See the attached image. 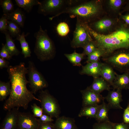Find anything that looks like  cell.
<instances>
[{"label": "cell", "mask_w": 129, "mask_h": 129, "mask_svg": "<svg viewBox=\"0 0 129 129\" xmlns=\"http://www.w3.org/2000/svg\"><path fill=\"white\" fill-rule=\"evenodd\" d=\"M93 79L92 83L89 86L91 90L100 94L104 90L110 91V85L102 77H99Z\"/></svg>", "instance_id": "e0dca14e"}, {"label": "cell", "mask_w": 129, "mask_h": 129, "mask_svg": "<svg viewBox=\"0 0 129 129\" xmlns=\"http://www.w3.org/2000/svg\"><path fill=\"white\" fill-rule=\"evenodd\" d=\"M128 8H129V6H128Z\"/></svg>", "instance_id": "ee69618b"}, {"label": "cell", "mask_w": 129, "mask_h": 129, "mask_svg": "<svg viewBox=\"0 0 129 129\" xmlns=\"http://www.w3.org/2000/svg\"><path fill=\"white\" fill-rule=\"evenodd\" d=\"M33 115L35 117L40 118L43 114L42 108L38 106L36 103H33L31 105Z\"/></svg>", "instance_id": "e575fe53"}, {"label": "cell", "mask_w": 129, "mask_h": 129, "mask_svg": "<svg viewBox=\"0 0 129 129\" xmlns=\"http://www.w3.org/2000/svg\"><path fill=\"white\" fill-rule=\"evenodd\" d=\"M100 105L98 104L83 107L78 114V116H85L95 118Z\"/></svg>", "instance_id": "ffe728a7"}, {"label": "cell", "mask_w": 129, "mask_h": 129, "mask_svg": "<svg viewBox=\"0 0 129 129\" xmlns=\"http://www.w3.org/2000/svg\"><path fill=\"white\" fill-rule=\"evenodd\" d=\"M113 90L116 89H129V72L124 73L121 75L116 73V77L112 85Z\"/></svg>", "instance_id": "9a60e30c"}, {"label": "cell", "mask_w": 129, "mask_h": 129, "mask_svg": "<svg viewBox=\"0 0 129 129\" xmlns=\"http://www.w3.org/2000/svg\"><path fill=\"white\" fill-rule=\"evenodd\" d=\"M123 1L121 0H110L109 1V3L113 8H117L121 5Z\"/></svg>", "instance_id": "ab89813d"}, {"label": "cell", "mask_w": 129, "mask_h": 129, "mask_svg": "<svg viewBox=\"0 0 129 129\" xmlns=\"http://www.w3.org/2000/svg\"><path fill=\"white\" fill-rule=\"evenodd\" d=\"M77 20L73 37L71 41V47L73 48L79 47L83 48L91 41L88 31V26L87 23L78 18Z\"/></svg>", "instance_id": "5b68a950"}, {"label": "cell", "mask_w": 129, "mask_h": 129, "mask_svg": "<svg viewBox=\"0 0 129 129\" xmlns=\"http://www.w3.org/2000/svg\"><path fill=\"white\" fill-rule=\"evenodd\" d=\"M20 112L15 108L8 111L1 123L0 129H17Z\"/></svg>", "instance_id": "8fae6325"}, {"label": "cell", "mask_w": 129, "mask_h": 129, "mask_svg": "<svg viewBox=\"0 0 129 129\" xmlns=\"http://www.w3.org/2000/svg\"><path fill=\"white\" fill-rule=\"evenodd\" d=\"M3 14L6 16L8 20L15 22L20 27H23L25 20V16L21 9L18 8L10 13Z\"/></svg>", "instance_id": "d6986e66"}, {"label": "cell", "mask_w": 129, "mask_h": 129, "mask_svg": "<svg viewBox=\"0 0 129 129\" xmlns=\"http://www.w3.org/2000/svg\"><path fill=\"white\" fill-rule=\"evenodd\" d=\"M17 5L27 12H29L35 5H39L40 2L37 0H15Z\"/></svg>", "instance_id": "d4e9b609"}, {"label": "cell", "mask_w": 129, "mask_h": 129, "mask_svg": "<svg viewBox=\"0 0 129 129\" xmlns=\"http://www.w3.org/2000/svg\"><path fill=\"white\" fill-rule=\"evenodd\" d=\"M19 27L15 22L11 21H8V30L12 37H16L21 34V30Z\"/></svg>", "instance_id": "4316f807"}, {"label": "cell", "mask_w": 129, "mask_h": 129, "mask_svg": "<svg viewBox=\"0 0 129 129\" xmlns=\"http://www.w3.org/2000/svg\"><path fill=\"white\" fill-rule=\"evenodd\" d=\"M11 92V85L9 81L7 82L0 81V101L5 100Z\"/></svg>", "instance_id": "484cf974"}, {"label": "cell", "mask_w": 129, "mask_h": 129, "mask_svg": "<svg viewBox=\"0 0 129 129\" xmlns=\"http://www.w3.org/2000/svg\"><path fill=\"white\" fill-rule=\"evenodd\" d=\"M125 24L112 33L105 35L97 33L89 27L90 34L95 40L97 47L103 52V58L118 49L129 50V27Z\"/></svg>", "instance_id": "7a4b0ae2"}, {"label": "cell", "mask_w": 129, "mask_h": 129, "mask_svg": "<svg viewBox=\"0 0 129 129\" xmlns=\"http://www.w3.org/2000/svg\"><path fill=\"white\" fill-rule=\"evenodd\" d=\"M98 10L97 5L93 1L82 3L75 6L67 7L57 15L49 17V19L52 20L62 14L67 13L71 18L76 17L82 20L89 19L96 15Z\"/></svg>", "instance_id": "277c9868"}, {"label": "cell", "mask_w": 129, "mask_h": 129, "mask_svg": "<svg viewBox=\"0 0 129 129\" xmlns=\"http://www.w3.org/2000/svg\"><path fill=\"white\" fill-rule=\"evenodd\" d=\"M7 71L11 85V92L3 105L4 110L8 111L20 107L27 109L29 103L32 101L40 102V100L27 88L29 82L26 79V75L27 73L28 69L24 63L21 62L14 66L9 65Z\"/></svg>", "instance_id": "6da1fadb"}, {"label": "cell", "mask_w": 129, "mask_h": 129, "mask_svg": "<svg viewBox=\"0 0 129 129\" xmlns=\"http://www.w3.org/2000/svg\"><path fill=\"white\" fill-rule=\"evenodd\" d=\"M4 14L10 13L14 10V5L11 0H3L0 1Z\"/></svg>", "instance_id": "f546056e"}, {"label": "cell", "mask_w": 129, "mask_h": 129, "mask_svg": "<svg viewBox=\"0 0 129 129\" xmlns=\"http://www.w3.org/2000/svg\"><path fill=\"white\" fill-rule=\"evenodd\" d=\"M56 30L58 34L62 37L66 36L70 31V29L68 24L65 22L59 23L56 27Z\"/></svg>", "instance_id": "4dcf8cb0"}, {"label": "cell", "mask_w": 129, "mask_h": 129, "mask_svg": "<svg viewBox=\"0 0 129 129\" xmlns=\"http://www.w3.org/2000/svg\"><path fill=\"white\" fill-rule=\"evenodd\" d=\"M64 55L74 66H78L81 65V61L85 55L83 53H78L75 51L71 54H64Z\"/></svg>", "instance_id": "cb8c5ba5"}, {"label": "cell", "mask_w": 129, "mask_h": 129, "mask_svg": "<svg viewBox=\"0 0 129 129\" xmlns=\"http://www.w3.org/2000/svg\"><path fill=\"white\" fill-rule=\"evenodd\" d=\"M112 24V22L110 19H104L98 21L94 24V27L97 30L104 31L109 28Z\"/></svg>", "instance_id": "83f0119b"}, {"label": "cell", "mask_w": 129, "mask_h": 129, "mask_svg": "<svg viewBox=\"0 0 129 129\" xmlns=\"http://www.w3.org/2000/svg\"><path fill=\"white\" fill-rule=\"evenodd\" d=\"M114 124L110 121L98 122L94 124L93 129H113Z\"/></svg>", "instance_id": "1f68e13d"}, {"label": "cell", "mask_w": 129, "mask_h": 129, "mask_svg": "<svg viewBox=\"0 0 129 129\" xmlns=\"http://www.w3.org/2000/svg\"><path fill=\"white\" fill-rule=\"evenodd\" d=\"M8 21L6 16L4 14L0 19V30L4 33L7 32Z\"/></svg>", "instance_id": "836d02e7"}, {"label": "cell", "mask_w": 129, "mask_h": 129, "mask_svg": "<svg viewBox=\"0 0 129 129\" xmlns=\"http://www.w3.org/2000/svg\"><path fill=\"white\" fill-rule=\"evenodd\" d=\"M123 118L124 123L129 124V102L126 108L124 110Z\"/></svg>", "instance_id": "74e56055"}, {"label": "cell", "mask_w": 129, "mask_h": 129, "mask_svg": "<svg viewBox=\"0 0 129 129\" xmlns=\"http://www.w3.org/2000/svg\"><path fill=\"white\" fill-rule=\"evenodd\" d=\"M38 98L40 101L43 114L56 118L59 117L60 111L59 104L55 98L48 90L40 91Z\"/></svg>", "instance_id": "8992f818"}, {"label": "cell", "mask_w": 129, "mask_h": 129, "mask_svg": "<svg viewBox=\"0 0 129 129\" xmlns=\"http://www.w3.org/2000/svg\"><path fill=\"white\" fill-rule=\"evenodd\" d=\"M25 35L24 32L16 37V40L18 41L20 44L22 54L25 58L31 56V52L28 43L25 38Z\"/></svg>", "instance_id": "603a6c76"}, {"label": "cell", "mask_w": 129, "mask_h": 129, "mask_svg": "<svg viewBox=\"0 0 129 129\" xmlns=\"http://www.w3.org/2000/svg\"><path fill=\"white\" fill-rule=\"evenodd\" d=\"M38 12L44 16L56 15L70 6L69 0H45L40 2Z\"/></svg>", "instance_id": "9c48e42d"}, {"label": "cell", "mask_w": 129, "mask_h": 129, "mask_svg": "<svg viewBox=\"0 0 129 129\" xmlns=\"http://www.w3.org/2000/svg\"><path fill=\"white\" fill-rule=\"evenodd\" d=\"M9 62L5 59L0 58V68H7L9 66Z\"/></svg>", "instance_id": "b9f144b4"}, {"label": "cell", "mask_w": 129, "mask_h": 129, "mask_svg": "<svg viewBox=\"0 0 129 129\" xmlns=\"http://www.w3.org/2000/svg\"><path fill=\"white\" fill-rule=\"evenodd\" d=\"M113 129H129V124L124 123H114Z\"/></svg>", "instance_id": "60d3db41"}, {"label": "cell", "mask_w": 129, "mask_h": 129, "mask_svg": "<svg viewBox=\"0 0 129 129\" xmlns=\"http://www.w3.org/2000/svg\"><path fill=\"white\" fill-rule=\"evenodd\" d=\"M4 33L5 36L6 40V43L5 45L10 56L12 57L13 56L18 55L20 53V52L16 47L14 41L11 35L7 32Z\"/></svg>", "instance_id": "7402d4cb"}, {"label": "cell", "mask_w": 129, "mask_h": 129, "mask_svg": "<svg viewBox=\"0 0 129 129\" xmlns=\"http://www.w3.org/2000/svg\"><path fill=\"white\" fill-rule=\"evenodd\" d=\"M97 48L95 41H91L83 48L84 51L83 53L85 55L87 56L93 52Z\"/></svg>", "instance_id": "d6a6232c"}, {"label": "cell", "mask_w": 129, "mask_h": 129, "mask_svg": "<svg viewBox=\"0 0 129 129\" xmlns=\"http://www.w3.org/2000/svg\"><path fill=\"white\" fill-rule=\"evenodd\" d=\"M54 125L56 129H76L74 119L64 116L56 118Z\"/></svg>", "instance_id": "2e32d148"}, {"label": "cell", "mask_w": 129, "mask_h": 129, "mask_svg": "<svg viewBox=\"0 0 129 129\" xmlns=\"http://www.w3.org/2000/svg\"><path fill=\"white\" fill-rule=\"evenodd\" d=\"M104 54L102 50L97 48L93 52L87 55V63L97 62L99 61L101 57H103Z\"/></svg>", "instance_id": "f1b7e54d"}, {"label": "cell", "mask_w": 129, "mask_h": 129, "mask_svg": "<svg viewBox=\"0 0 129 129\" xmlns=\"http://www.w3.org/2000/svg\"><path fill=\"white\" fill-rule=\"evenodd\" d=\"M38 121L39 125L38 129H56L54 124L52 122H43L38 120Z\"/></svg>", "instance_id": "d590c367"}, {"label": "cell", "mask_w": 129, "mask_h": 129, "mask_svg": "<svg viewBox=\"0 0 129 129\" xmlns=\"http://www.w3.org/2000/svg\"><path fill=\"white\" fill-rule=\"evenodd\" d=\"M116 72L113 68L106 63H103L100 72V76L107 81L110 86H112L116 77Z\"/></svg>", "instance_id": "ac0fdd59"}, {"label": "cell", "mask_w": 129, "mask_h": 129, "mask_svg": "<svg viewBox=\"0 0 129 129\" xmlns=\"http://www.w3.org/2000/svg\"><path fill=\"white\" fill-rule=\"evenodd\" d=\"M122 90L117 89L109 91L107 95L104 97L108 102V104L110 109L111 108L123 109L120 105L123 101L122 98Z\"/></svg>", "instance_id": "4fadbf2b"}, {"label": "cell", "mask_w": 129, "mask_h": 129, "mask_svg": "<svg viewBox=\"0 0 129 129\" xmlns=\"http://www.w3.org/2000/svg\"><path fill=\"white\" fill-rule=\"evenodd\" d=\"M103 63L99 61L87 63L86 65L82 66L79 73L81 75H86L92 76L93 78L99 77L100 76L101 67Z\"/></svg>", "instance_id": "5bb4252c"}, {"label": "cell", "mask_w": 129, "mask_h": 129, "mask_svg": "<svg viewBox=\"0 0 129 129\" xmlns=\"http://www.w3.org/2000/svg\"><path fill=\"white\" fill-rule=\"evenodd\" d=\"M123 50L102 59L105 63L120 72H129V50Z\"/></svg>", "instance_id": "52a82bcc"}, {"label": "cell", "mask_w": 129, "mask_h": 129, "mask_svg": "<svg viewBox=\"0 0 129 129\" xmlns=\"http://www.w3.org/2000/svg\"><path fill=\"white\" fill-rule=\"evenodd\" d=\"M38 119L29 112H21L19 115L17 129H38Z\"/></svg>", "instance_id": "30bf717a"}, {"label": "cell", "mask_w": 129, "mask_h": 129, "mask_svg": "<svg viewBox=\"0 0 129 129\" xmlns=\"http://www.w3.org/2000/svg\"><path fill=\"white\" fill-rule=\"evenodd\" d=\"M110 108L108 104L102 101V103L100 105L95 119L98 122H102L110 121L108 116V113Z\"/></svg>", "instance_id": "44dd1931"}, {"label": "cell", "mask_w": 129, "mask_h": 129, "mask_svg": "<svg viewBox=\"0 0 129 129\" xmlns=\"http://www.w3.org/2000/svg\"><path fill=\"white\" fill-rule=\"evenodd\" d=\"M122 18L125 23V24L129 25V13L122 16Z\"/></svg>", "instance_id": "7bdbcfd3"}, {"label": "cell", "mask_w": 129, "mask_h": 129, "mask_svg": "<svg viewBox=\"0 0 129 129\" xmlns=\"http://www.w3.org/2000/svg\"><path fill=\"white\" fill-rule=\"evenodd\" d=\"M36 39L34 52L41 61L51 59L55 56L56 51L54 43L48 36L47 31L40 26L38 31L34 34Z\"/></svg>", "instance_id": "3957f363"}, {"label": "cell", "mask_w": 129, "mask_h": 129, "mask_svg": "<svg viewBox=\"0 0 129 129\" xmlns=\"http://www.w3.org/2000/svg\"><path fill=\"white\" fill-rule=\"evenodd\" d=\"M38 120L40 121L43 122H52L54 119L50 116L44 114H43Z\"/></svg>", "instance_id": "f35d334b"}, {"label": "cell", "mask_w": 129, "mask_h": 129, "mask_svg": "<svg viewBox=\"0 0 129 129\" xmlns=\"http://www.w3.org/2000/svg\"><path fill=\"white\" fill-rule=\"evenodd\" d=\"M0 57L7 60L10 59L12 57L7 49L5 44L2 43V46L0 51Z\"/></svg>", "instance_id": "8d00e7d4"}, {"label": "cell", "mask_w": 129, "mask_h": 129, "mask_svg": "<svg viewBox=\"0 0 129 129\" xmlns=\"http://www.w3.org/2000/svg\"><path fill=\"white\" fill-rule=\"evenodd\" d=\"M80 92L82 95L83 107L98 104L105 99L104 97L100 94L93 91L89 86L81 90Z\"/></svg>", "instance_id": "7c38bea8"}, {"label": "cell", "mask_w": 129, "mask_h": 129, "mask_svg": "<svg viewBox=\"0 0 129 129\" xmlns=\"http://www.w3.org/2000/svg\"><path fill=\"white\" fill-rule=\"evenodd\" d=\"M28 82L31 91L35 94L39 91L47 87L48 83L42 74L38 70L32 62L29 61L27 67Z\"/></svg>", "instance_id": "ba28073f"}]
</instances>
